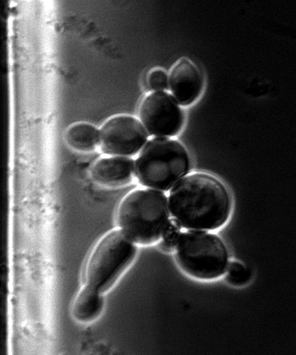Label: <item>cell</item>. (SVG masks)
I'll return each mask as SVG.
<instances>
[{
    "label": "cell",
    "mask_w": 296,
    "mask_h": 355,
    "mask_svg": "<svg viewBox=\"0 0 296 355\" xmlns=\"http://www.w3.org/2000/svg\"><path fill=\"white\" fill-rule=\"evenodd\" d=\"M148 83L152 91L164 92L168 87V75L162 69H155L150 73Z\"/></svg>",
    "instance_id": "cell-14"
},
{
    "label": "cell",
    "mask_w": 296,
    "mask_h": 355,
    "mask_svg": "<svg viewBox=\"0 0 296 355\" xmlns=\"http://www.w3.org/2000/svg\"><path fill=\"white\" fill-rule=\"evenodd\" d=\"M167 196L155 190H136L122 200L117 211L121 230L134 244L150 245L160 241L171 221Z\"/></svg>",
    "instance_id": "cell-2"
},
{
    "label": "cell",
    "mask_w": 296,
    "mask_h": 355,
    "mask_svg": "<svg viewBox=\"0 0 296 355\" xmlns=\"http://www.w3.org/2000/svg\"><path fill=\"white\" fill-rule=\"evenodd\" d=\"M191 171L184 146L169 138H153L146 144L134 163V173L144 187L168 191Z\"/></svg>",
    "instance_id": "cell-3"
},
{
    "label": "cell",
    "mask_w": 296,
    "mask_h": 355,
    "mask_svg": "<svg viewBox=\"0 0 296 355\" xmlns=\"http://www.w3.org/2000/svg\"><path fill=\"white\" fill-rule=\"evenodd\" d=\"M140 119L153 137H175L182 130L184 112L174 96L165 92H155L146 96L140 107Z\"/></svg>",
    "instance_id": "cell-6"
},
{
    "label": "cell",
    "mask_w": 296,
    "mask_h": 355,
    "mask_svg": "<svg viewBox=\"0 0 296 355\" xmlns=\"http://www.w3.org/2000/svg\"><path fill=\"white\" fill-rule=\"evenodd\" d=\"M204 86L201 71L187 60H182L173 68L168 87L177 103L189 106L197 101Z\"/></svg>",
    "instance_id": "cell-8"
},
{
    "label": "cell",
    "mask_w": 296,
    "mask_h": 355,
    "mask_svg": "<svg viewBox=\"0 0 296 355\" xmlns=\"http://www.w3.org/2000/svg\"><path fill=\"white\" fill-rule=\"evenodd\" d=\"M65 141L72 149L78 152L90 153L100 144V132L88 123H76L69 127Z\"/></svg>",
    "instance_id": "cell-11"
},
{
    "label": "cell",
    "mask_w": 296,
    "mask_h": 355,
    "mask_svg": "<svg viewBox=\"0 0 296 355\" xmlns=\"http://www.w3.org/2000/svg\"><path fill=\"white\" fill-rule=\"evenodd\" d=\"M102 295L86 285L80 289L72 307V315L76 321L89 323L99 318L105 306Z\"/></svg>",
    "instance_id": "cell-10"
},
{
    "label": "cell",
    "mask_w": 296,
    "mask_h": 355,
    "mask_svg": "<svg viewBox=\"0 0 296 355\" xmlns=\"http://www.w3.org/2000/svg\"><path fill=\"white\" fill-rule=\"evenodd\" d=\"M182 234V226L175 219L171 220L164 230L162 238H161L164 248L168 250L175 249Z\"/></svg>",
    "instance_id": "cell-13"
},
{
    "label": "cell",
    "mask_w": 296,
    "mask_h": 355,
    "mask_svg": "<svg viewBox=\"0 0 296 355\" xmlns=\"http://www.w3.org/2000/svg\"><path fill=\"white\" fill-rule=\"evenodd\" d=\"M100 132V146L107 155H136L148 141V132L141 122L130 115H117L107 121Z\"/></svg>",
    "instance_id": "cell-7"
},
{
    "label": "cell",
    "mask_w": 296,
    "mask_h": 355,
    "mask_svg": "<svg viewBox=\"0 0 296 355\" xmlns=\"http://www.w3.org/2000/svg\"><path fill=\"white\" fill-rule=\"evenodd\" d=\"M134 171L132 158L117 156L98 160L90 173L92 180L103 187H120L132 182Z\"/></svg>",
    "instance_id": "cell-9"
},
{
    "label": "cell",
    "mask_w": 296,
    "mask_h": 355,
    "mask_svg": "<svg viewBox=\"0 0 296 355\" xmlns=\"http://www.w3.org/2000/svg\"><path fill=\"white\" fill-rule=\"evenodd\" d=\"M175 254L180 268L200 280L218 279L224 275L229 264L225 243L217 235L202 231L182 233Z\"/></svg>",
    "instance_id": "cell-5"
},
{
    "label": "cell",
    "mask_w": 296,
    "mask_h": 355,
    "mask_svg": "<svg viewBox=\"0 0 296 355\" xmlns=\"http://www.w3.org/2000/svg\"><path fill=\"white\" fill-rule=\"evenodd\" d=\"M226 279L233 286L241 287L251 280V272L241 262L232 261L227 266Z\"/></svg>",
    "instance_id": "cell-12"
},
{
    "label": "cell",
    "mask_w": 296,
    "mask_h": 355,
    "mask_svg": "<svg viewBox=\"0 0 296 355\" xmlns=\"http://www.w3.org/2000/svg\"><path fill=\"white\" fill-rule=\"evenodd\" d=\"M173 218L184 229L215 230L224 226L232 202L225 184L217 178L195 173L184 177L168 196Z\"/></svg>",
    "instance_id": "cell-1"
},
{
    "label": "cell",
    "mask_w": 296,
    "mask_h": 355,
    "mask_svg": "<svg viewBox=\"0 0 296 355\" xmlns=\"http://www.w3.org/2000/svg\"><path fill=\"white\" fill-rule=\"evenodd\" d=\"M137 253V245L121 230L111 231L91 254L85 269V285L101 294L110 291Z\"/></svg>",
    "instance_id": "cell-4"
}]
</instances>
